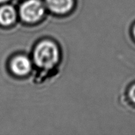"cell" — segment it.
<instances>
[{
	"mask_svg": "<svg viewBox=\"0 0 135 135\" xmlns=\"http://www.w3.org/2000/svg\"><path fill=\"white\" fill-rule=\"evenodd\" d=\"M34 59L38 67L51 68L59 60V50L53 42L44 41L36 47Z\"/></svg>",
	"mask_w": 135,
	"mask_h": 135,
	"instance_id": "obj_1",
	"label": "cell"
},
{
	"mask_svg": "<svg viewBox=\"0 0 135 135\" xmlns=\"http://www.w3.org/2000/svg\"><path fill=\"white\" fill-rule=\"evenodd\" d=\"M44 7L39 0H28L21 7L20 13L22 19L27 22L39 21L44 15Z\"/></svg>",
	"mask_w": 135,
	"mask_h": 135,
	"instance_id": "obj_2",
	"label": "cell"
},
{
	"mask_svg": "<svg viewBox=\"0 0 135 135\" xmlns=\"http://www.w3.org/2000/svg\"><path fill=\"white\" fill-rule=\"evenodd\" d=\"M11 68L13 72L17 75H25L31 69L30 61L26 57H16L11 63Z\"/></svg>",
	"mask_w": 135,
	"mask_h": 135,
	"instance_id": "obj_3",
	"label": "cell"
},
{
	"mask_svg": "<svg viewBox=\"0 0 135 135\" xmlns=\"http://www.w3.org/2000/svg\"><path fill=\"white\" fill-rule=\"evenodd\" d=\"M49 9L59 14H64L69 11L73 5V0H46Z\"/></svg>",
	"mask_w": 135,
	"mask_h": 135,
	"instance_id": "obj_4",
	"label": "cell"
},
{
	"mask_svg": "<svg viewBox=\"0 0 135 135\" xmlns=\"http://www.w3.org/2000/svg\"><path fill=\"white\" fill-rule=\"evenodd\" d=\"M15 10L12 6L4 5L0 7V25L3 26H9L15 21Z\"/></svg>",
	"mask_w": 135,
	"mask_h": 135,
	"instance_id": "obj_5",
	"label": "cell"
},
{
	"mask_svg": "<svg viewBox=\"0 0 135 135\" xmlns=\"http://www.w3.org/2000/svg\"><path fill=\"white\" fill-rule=\"evenodd\" d=\"M129 97L135 104V84L131 87V88L129 90Z\"/></svg>",
	"mask_w": 135,
	"mask_h": 135,
	"instance_id": "obj_6",
	"label": "cell"
},
{
	"mask_svg": "<svg viewBox=\"0 0 135 135\" xmlns=\"http://www.w3.org/2000/svg\"><path fill=\"white\" fill-rule=\"evenodd\" d=\"M9 0H0V3H6Z\"/></svg>",
	"mask_w": 135,
	"mask_h": 135,
	"instance_id": "obj_7",
	"label": "cell"
},
{
	"mask_svg": "<svg viewBox=\"0 0 135 135\" xmlns=\"http://www.w3.org/2000/svg\"><path fill=\"white\" fill-rule=\"evenodd\" d=\"M133 34H134V36L135 38V26H134V28H133Z\"/></svg>",
	"mask_w": 135,
	"mask_h": 135,
	"instance_id": "obj_8",
	"label": "cell"
}]
</instances>
